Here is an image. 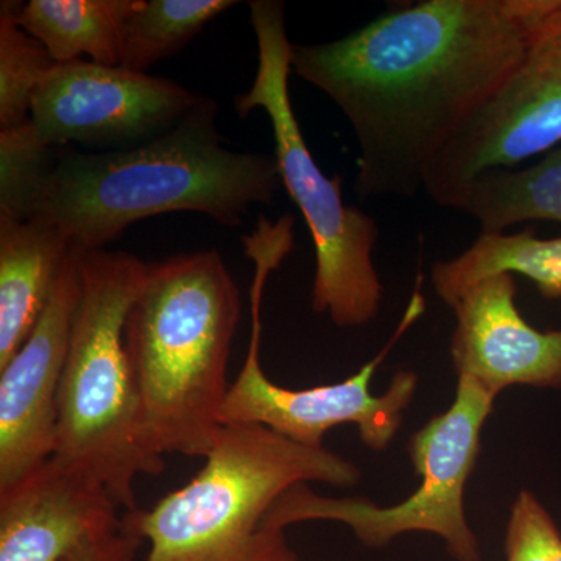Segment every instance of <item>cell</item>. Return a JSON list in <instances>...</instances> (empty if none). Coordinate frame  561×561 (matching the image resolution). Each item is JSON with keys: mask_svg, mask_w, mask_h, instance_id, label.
<instances>
[{"mask_svg": "<svg viewBox=\"0 0 561 561\" xmlns=\"http://www.w3.org/2000/svg\"><path fill=\"white\" fill-rule=\"evenodd\" d=\"M507 561H561V534L537 494L522 490L505 529Z\"/></svg>", "mask_w": 561, "mask_h": 561, "instance_id": "21", "label": "cell"}, {"mask_svg": "<svg viewBox=\"0 0 561 561\" xmlns=\"http://www.w3.org/2000/svg\"><path fill=\"white\" fill-rule=\"evenodd\" d=\"M81 287V247L72 245L31 337L0 368V491L54 457L58 393Z\"/></svg>", "mask_w": 561, "mask_h": 561, "instance_id": "11", "label": "cell"}, {"mask_svg": "<svg viewBox=\"0 0 561 561\" xmlns=\"http://www.w3.org/2000/svg\"><path fill=\"white\" fill-rule=\"evenodd\" d=\"M241 294L217 251L149 264L125 323V351L151 453L205 459L221 427Z\"/></svg>", "mask_w": 561, "mask_h": 561, "instance_id": "3", "label": "cell"}, {"mask_svg": "<svg viewBox=\"0 0 561 561\" xmlns=\"http://www.w3.org/2000/svg\"><path fill=\"white\" fill-rule=\"evenodd\" d=\"M217 561H298L284 530L261 526L256 534Z\"/></svg>", "mask_w": 561, "mask_h": 561, "instance_id": "23", "label": "cell"}, {"mask_svg": "<svg viewBox=\"0 0 561 561\" xmlns=\"http://www.w3.org/2000/svg\"><path fill=\"white\" fill-rule=\"evenodd\" d=\"M142 542L144 538L133 524L130 515L125 512L119 527L81 546L79 551L65 561H139Z\"/></svg>", "mask_w": 561, "mask_h": 561, "instance_id": "22", "label": "cell"}, {"mask_svg": "<svg viewBox=\"0 0 561 561\" xmlns=\"http://www.w3.org/2000/svg\"><path fill=\"white\" fill-rule=\"evenodd\" d=\"M257 43V68L249 91L234 99L245 119L267 113L275 138L280 184L301 210L316 247L312 309L339 328H362L381 311L383 287L373 262L379 238L376 221L342 198V179H328L302 138L289 92L291 43L286 7L279 0L250 2Z\"/></svg>", "mask_w": 561, "mask_h": 561, "instance_id": "5", "label": "cell"}, {"mask_svg": "<svg viewBox=\"0 0 561 561\" xmlns=\"http://www.w3.org/2000/svg\"><path fill=\"white\" fill-rule=\"evenodd\" d=\"M561 144V0L531 36L496 94L438 153L426 192L449 208L454 195L489 169H515Z\"/></svg>", "mask_w": 561, "mask_h": 561, "instance_id": "9", "label": "cell"}, {"mask_svg": "<svg viewBox=\"0 0 561 561\" xmlns=\"http://www.w3.org/2000/svg\"><path fill=\"white\" fill-rule=\"evenodd\" d=\"M556 3L421 0L345 38L291 44V72L353 127L362 202L424 191L432 162L512 76Z\"/></svg>", "mask_w": 561, "mask_h": 561, "instance_id": "1", "label": "cell"}, {"mask_svg": "<svg viewBox=\"0 0 561 561\" xmlns=\"http://www.w3.org/2000/svg\"><path fill=\"white\" fill-rule=\"evenodd\" d=\"M149 264L127 251L81 249L83 287L58 393L55 459L91 476L136 511L139 476L164 471L140 427L125 323Z\"/></svg>", "mask_w": 561, "mask_h": 561, "instance_id": "4", "label": "cell"}, {"mask_svg": "<svg viewBox=\"0 0 561 561\" xmlns=\"http://www.w3.org/2000/svg\"><path fill=\"white\" fill-rule=\"evenodd\" d=\"M497 273L526 276L541 297L561 300V238L540 239L531 228L513 234L481 232L459 256L435 262L432 286L453 308L471 286Z\"/></svg>", "mask_w": 561, "mask_h": 561, "instance_id": "16", "label": "cell"}, {"mask_svg": "<svg viewBox=\"0 0 561 561\" xmlns=\"http://www.w3.org/2000/svg\"><path fill=\"white\" fill-rule=\"evenodd\" d=\"M60 151L41 142L31 122L0 131V217L31 219Z\"/></svg>", "mask_w": 561, "mask_h": 561, "instance_id": "20", "label": "cell"}, {"mask_svg": "<svg viewBox=\"0 0 561 561\" xmlns=\"http://www.w3.org/2000/svg\"><path fill=\"white\" fill-rule=\"evenodd\" d=\"M205 467L150 511L127 512L149 552L142 561H217L250 540L298 483L359 485L357 465L260 424H224Z\"/></svg>", "mask_w": 561, "mask_h": 561, "instance_id": "6", "label": "cell"}, {"mask_svg": "<svg viewBox=\"0 0 561 561\" xmlns=\"http://www.w3.org/2000/svg\"><path fill=\"white\" fill-rule=\"evenodd\" d=\"M424 308L423 295L415 291L397 332L378 356L341 382L301 390L276 386L265 376L260 356L261 309H251L249 351L221 409V426L260 424L300 445L323 448L328 432L342 424H353L368 449L386 451L401 430L420 378L412 370L397 371L382 394L373 393V378L394 343L423 316Z\"/></svg>", "mask_w": 561, "mask_h": 561, "instance_id": "8", "label": "cell"}, {"mask_svg": "<svg viewBox=\"0 0 561 561\" xmlns=\"http://www.w3.org/2000/svg\"><path fill=\"white\" fill-rule=\"evenodd\" d=\"M496 397L471 379L457 378L448 411L432 416L412 435L408 451L421 482L400 504L365 497H330L298 483L273 504L261 526L332 522L348 526L365 548H387L405 534L437 535L456 561H481V546L465 512V489L482 448V431Z\"/></svg>", "mask_w": 561, "mask_h": 561, "instance_id": "7", "label": "cell"}, {"mask_svg": "<svg viewBox=\"0 0 561 561\" xmlns=\"http://www.w3.org/2000/svg\"><path fill=\"white\" fill-rule=\"evenodd\" d=\"M72 245L60 228L0 217V368L31 337Z\"/></svg>", "mask_w": 561, "mask_h": 561, "instance_id": "14", "label": "cell"}, {"mask_svg": "<svg viewBox=\"0 0 561 561\" xmlns=\"http://www.w3.org/2000/svg\"><path fill=\"white\" fill-rule=\"evenodd\" d=\"M217 110L203 98L172 130L133 149H61L28 220L60 228L87 250L105 249L136 221L176 210L239 227L253 203L275 201L278 165L265 154L227 149Z\"/></svg>", "mask_w": 561, "mask_h": 561, "instance_id": "2", "label": "cell"}, {"mask_svg": "<svg viewBox=\"0 0 561 561\" xmlns=\"http://www.w3.org/2000/svg\"><path fill=\"white\" fill-rule=\"evenodd\" d=\"M202 101L175 81L122 66L57 62L33 98L31 124L46 146L127 150L172 130Z\"/></svg>", "mask_w": 561, "mask_h": 561, "instance_id": "10", "label": "cell"}, {"mask_svg": "<svg viewBox=\"0 0 561 561\" xmlns=\"http://www.w3.org/2000/svg\"><path fill=\"white\" fill-rule=\"evenodd\" d=\"M238 5L232 0H136L125 22L121 66L146 72L183 49L208 22Z\"/></svg>", "mask_w": 561, "mask_h": 561, "instance_id": "18", "label": "cell"}, {"mask_svg": "<svg viewBox=\"0 0 561 561\" xmlns=\"http://www.w3.org/2000/svg\"><path fill=\"white\" fill-rule=\"evenodd\" d=\"M121 511L101 482L51 457L0 491V561H65L119 527Z\"/></svg>", "mask_w": 561, "mask_h": 561, "instance_id": "13", "label": "cell"}, {"mask_svg": "<svg viewBox=\"0 0 561 561\" xmlns=\"http://www.w3.org/2000/svg\"><path fill=\"white\" fill-rule=\"evenodd\" d=\"M448 209L478 220L485 234L526 221L561 224V144L530 168L482 172L454 195Z\"/></svg>", "mask_w": 561, "mask_h": 561, "instance_id": "15", "label": "cell"}, {"mask_svg": "<svg viewBox=\"0 0 561 561\" xmlns=\"http://www.w3.org/2000/svg\"><path fill=\"white\" fill-rule=\"evenodd\" d=\"M515 275L497 273L471 286L453 306L451 360L457 378L500 397L508 387L561 389V330L530 327L516 306Z\"/></svg>", "mask_w": 561, "mask_h": 561, "instance_id": "12", "label": "cell"}, {"mask_svg": "<svg viewBox=\"0 0 561 561\" xmlns=\"http://www.w3.org/2000/svg\"><path fill=\"white\" fill-rule=\"evenodd\" d=\"M22 2L0 3V131L31 122L41 81L57 65L43 43L18 22Z\"/></svg>", "mask_w": 561, "mask_h": 561, "instance_id": "19", "label": "cell"}, {"mask_svg": "<svg viewBox=\"0 0 561 561\" xmlns=\"http://www.w3.org/2000/svg\"><path fill=\"white\" fill-rule=\"evenodd\" d=\"M136 0H31L18 22L57 62L83 60L121 66L124 27Z\"/></svg>", "mask_w": 561, "mask_h": 561, "instance_id": "17", "label": "cell"}]
</instances>
